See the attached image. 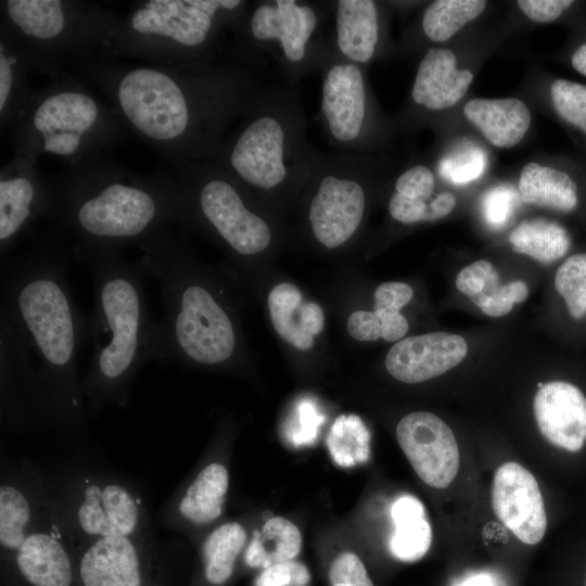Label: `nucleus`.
<instances>
[{
  "label": "nucleus",
  "mask_w": 586,
  "mask_h": 586,
  "mask_svg": "<svg viewBox=\"0 0 586 586\" xmlns=\"http://www.w3.org/2000/svg\"><path fill=\"white\" fill-rule=\"evenodd\" d=\"M61 239L54 232L2 263L1 305L24 330L37 361L39 428L76 434L89 420L77 364L90 317L71 291Z\"/></svg>",
  "instance_id": "nucleus-2"
},
{
  "label": "nucleus",
  "mask_w": 586,
  "mask_h": 586,
  "mask_svg": "<svg viewBox=\"0 0 586 586\" xmlns=\"http://www.w3.org/2000/svg\"><path fill=\"white\" fill-rule=\"evenodd\" d=\"M11 568L27 586L79 585L76 550L54 519L49 501L17 549Z\"/></svg>",
  "instance_id": "nucleus-20"
},
{
  "label": "nucleus",
  "mask_w": 586,
  "mask_h": 586,
  "mask_svg": "<svg viewBox=\"0 0 586 586\" xmlns=\"http://www.w3.org/2000/svg\"><path fill=\"white\" fill-rule=\"evenodd\" d=\"M33 72L21 49L0 31V126L12 128L27 110L35 92L28 76Z\"/></svg>",
  "instance_id": "nucleus-29"
},
{
  "label": "nucleus",
  "mask_w": 586,
  "mask_h": 586,
  "mask_svg": "<svg viewBox=\"0 0 586 586\" xmlns=\"http://www.w3.org/2000/svg\"><path fill=\"white\" fill-rule=\"evenodd\" d=\"M486 7L483 0H437L422 15V30L434 42H444L466 24L476 18Z\"/></svg>",
  "instance_id": "nucleus-35"
},
{
  "label": "nucleus",
  "mask_w": 586,
  "mask_h": 586,
  "mask_svg": "<svg viewBox=\"0 0 586 586\" xmlns=\"http://www.w3.org/2000/svg\"><path fill=\"white\" fill-rule=\"evenodd\" d=\"M472 80L470 71L457 68L453 51L431 48L418 66L411 100L431 111L446 110L464 97Z\"/></svg>",
  "instance_id": "nucleus-26"
},
{
  "label": "nucleus",
  "mask_w": 586,
  "mask_h": 586,
  "mask_svg": "<svg viewBox=\"0 0 586 586\" xmlns=\"http://www.w3.org/2000/svg\"><path fill=\"white\" fill-rule=\"evenodd\" d=\"M321 3L298 0L257 2L245 11L234 29L237 62L246 63L258 52L269 53L290 80L320 67L329 41L323 38L326 11Z\"/></svg>",
  "instance_id": "nucleus-11"
},
{
  "label": "nucleus",
  "mask_w": 586,
  "mask_h": 586,
  "mask_svg": "<svg viewBox=\"0 0 586 586\" xmlns=\"http://www.w3.org/2000/svg\"><path fill=\"white\" fill-rule=\"evenodd\" d=\"M534 416L543 436L552 445L571 453L586 442V397L575 385L552 381L538 388L533 403Z\"/></svg>",
  "instance_id": "nucleus-24"
},
{
  "label": "nucleus",
  "mask_w": 586,
  "mask_h": 586,
  "mask_svg": "<svg viewBox=\"0 0 586 586\" xmlns=\"http://www.w3.org/2000/svg\"><path fill=\"white\" fill-rule=\"evenodd\" d=\"M1 425L11 433L39 428L36 370L27 336L1 305Z\"/></svg>",
  "instance_id": "nucleus-15"
},
{
  "label": "nucleus",
  "mask_w": 586,
  "mask_h": 586,
  "mask_svg": "<svg viewBox=\"0 0 586 586\" xmlns=\"http://www.w3.org/2000/svg\"><path fill=\"white\" fill-rule=\"evenodd\" d=\"M456 286L481 309L498 291L499 275L492 263L480 259L459 271Z\"/></svg>",
  "instance_id": "nucleus-38"
},
{
  "label": "nucleus",
  "mask_w": 586,
  "mask_h": 586,
  "mask_svg": "<svg viewBox=\"0 0 586 586\" xmlns=\"http://www.w3.org/2000/svg\"><path fill=\"white\" fill-rule=\"evenodd\" d=\"M175 179L184 201L187 224L193 218L228 249L242 256L265 251L272 230L268 221L251 209L245 187L213 161L177 164Z\"/></svg>",
  "instance_id": "nucleus-12"
},
{
  "label": "nucleus",
  "mask_w": 586,
  "mask_h": 586,
  "mask_svg": "<svg viewBox=\"0 0 586 586\" xmlns=\"http://www.w3.org/2000/svg\"><path fill=\"white\" fill-rule=\"evenodd\" d=\"M75 550L80 586H155L156 539L113 536Z\"/></svg>",
  "instance_id": "nucleus-16"
},
{
  "label": "nucleus",
  "mask_w": 586,
  "mask_h": 586,
  "mask_svg": "<svg viewBox=\"0 0 586 586\" xmlns=\"http://www.w3.org/2000/svg\"><path fill=\"white\" fill-rule=\"evenodd\" d=\"M456 199L450 192H443L431 200L426 221L437 220L447 216L455 207Z\"/></svg>",
  "instance_id": "nucleus-49"
},
{
  "label": "nucleus",
  "mask_w": 586,
  "mask_h": 586,
  "mask_svg": "<svg viewBox=\"0 0 586 586\" xmlns=\"http://www.w3.org/2000/svg\"><path fill=\"white\" fill-rule=\"evenodd\" d=\"M49 501V476L29 461H1L0 549L11 568L13 558L46 510Z\"/></svg>",
  "instance_id": "nucleus-17"
},
{
  "label": "nucleus",
  "mask_w": 586,
  "mask_h": 586,
  "mask_svg": "<svg viewBox=\"0 0 586 586\" xmlns=\"http://www.w3.org/2000/svg\"><path fill=\"white\" fill-rule=\"evenodd\" d=\"M331 586H374L366 566L354 552H342L332 562L329 570Z\"/></svg>",
  "instance_id": "nucleus-41"
},
{
  "label": "nucleus",
  "mask_w": 586,
  "mask_h": 586,
  "mask_svg": "<svg viewBox=\"0 0 586 586\" xmlns=\"http://www.w3.org/2000/svg\"><path fill=\"white\" fill-rule=\"evenodd\" d=\"M123 127L176 164L209 161L260 90L240 62L122 63L104 55L82 68Z\"/></svg>",
  "instance_id": "nucleus-1"
},
{
  "label": "nucleus",
  "mask_w": 586,
  "mask_h": 586,
  "mask_svg": "<svg viewBox=\"0 0 586 586\" xmlns=\"http://www.w3.org/2000/svg\"><path fill=\"white\" fill-rule=\"evenodd\" d=\"M555 286L563 297L570 315H586V253L570 256L557 270Z\"/></svg>",
  "instance_id": "nucleus-37"
},
{
  "label": "nucleus",
  "mask_w": 586,
  "mask_h": 586,
  "mask_svg": "<svg viewBox=\"0 0 586 586\" xmlns=\"http://www.w3.org/2000/svg\"><path fill=\"white\" fill-rule=\"evenodd\" d=\"M37 161L13 153L0 171V255L5 262L20 238L41 217L49 218L52 189L40 177Z\"/></svg>",
  "instance_id": "nucleus-18"
},
{
  "label": "nucleus",
  "mask_w": 586,
  "mask_h": 586,
  "mask_svg": "<svg viewBox=\"0 0 586 586\" xmlns=\"http://www.w3.org/2000/svg\"><path fill=\"white\" fill-rule=\"evenodd\" d=\"M467 352V342L458 334L433 332L408 336L390 348L385 368L398 381L419 383L453 369Z\"/></svg>",
  "instance_id": "nucleus-23"
},
{
  "label": "nucleus",
  "mask_w": 586,
  "mask_h": 586,
  "mask_svg": "<svg viewBox=\"0 0 586 586\" xmlns=\"http://www.w3.org/2000/svg\"><path fill=\"white\" fill-rule=\"evenodd\" d=\"M333 50L344 60L365 66L375 56L381 35L379 5L372 0L332 2Z\"/></svg>",
  "instance_id": "nucleus-25"
},
{
  "label": "nucleus",
  "mask_w": 586,
  "mask_h": 586,
  "mask_svg": "<svg viewBox=\"0 0 586 586\" xmlns=\"http://www.w3.org/2000/svg\"><path fill=\"white\" fill-rule=\"evenodd\" d=\"M515 206V193L508 187L488 190L483 198L482 209L485 221L493 228L504 227Z\"/></svg>",
  "instance_id": "nucleus-43"
},
{
  "label": "nucleus",
  "mask_w": 586,
  "mask_h": 586,
  "mask_svg": "<svg viewBox=\"0 0 586 586\" xmlns=\"http://www.w3.org/2000/svg\"><path fill=\"white\" fill-rule=\"evenodd\" d=\"M268 308L277 333L294 347L307 351L324 326V315L316 303H303L301 291L282 282L268 294Z\"/></svg>",
  "instance_id": "nucleus-27"
},
{
  "label": "nucleus",
  "mask_w": 586,
  "mask_h": 586,
  "mask_svg": "<svg viewBox=\"0 0 586 586\" xmlns=\"http://www.w3.org/2000/svg\"><path fill=\"white\" fill-rule=\"evenodd\" d=\"M435 187L432 170L424 165H415L404 170L395 180V192L410 198L430 202Z\"/></svg>",
  "instance_id": "nucleus-42"
},
{
  "label": "nucleus",
  "mask_w": 586,
  "mask_h": 586,
  "mask_svg": "<svg viewBox=\"0 0 586 586\" xmlns=\"http://www.w3.org/2000/svg\"><path fill=\"white\" fill-rule=\"evenodd\" d=\"M327 446L340 467L364 463L370 456V432L358 416L342 415L330 429Z\"/></svg>",
  "instance_id": "nucleus-36"
},
{
  "label": "nucleus",
  "mask_w": 586,
  "mask_h": 586,
  "mask_svg": "<svg viewBox=\"0 0 586 586\" xmlns=\"http://www.w3.org/2000/svg\"><path fill=\"white\" fill-rule=\"evenodd\" d=\"M49 508L75 549L113 536L156 539L141 491L110 472L75 468L49 476Z\"/></svg>",
  "instance_id": "nucleus-10"
},
{
  "label": "nucleus",
  "mask_w": 586,
  "mask_h": 586,
  "mask_svg": "<svg viewBox=\"0 0 586 586\" xmlns=\"http://www.w3.org/2000/svg\"><path fill=\"white\" fill-rule=\"evenodd\" d=\"M52 189L49 219L72 247L119 250L140 244L171 222L187 224L175 179L140 175L109 156L72 167Z\"/></svg>",
  "instance_id": "nucleus-3"
},
{
  "label": "nucleus",
  "mask_w": 586,
  "mask_h": 586,
  "mask_svg": "<svg viewBox=\"0 0 586 586\" xmlns=\"http://www.w3.org/2000/svg\"><path fill=\"white\" fill-rule=\"evenodd\" d=\"M246 539V531L238 521L225 522L204 536L201 544V562L207 584L222 586L231 578Z\"/></svg>",
  "instance_id": "nucleus-33"
},
{
  "label": "nucleus",
  "mask_w": 586,
  "mask_h": 586,
  "mask_svg": "<svg viewBox=\"0 0 586 586\" xmlns=\"http://www.w3.org/2000/svg\"><path fill=\"white\" fill-rule=\"evenodd\" d=\"M229 482L224 462L207 461L166 499L157 514L158 524L187 534L214 524L224 513Z\"/></svg>",
  "instance_id": "nucleus-21"
},
{
  "label": "nucleus",
  "mask_w": 586,
  "mask_h": 586,
  "mask_svg": "<svg viewBox=\"0 0 586 586\" xmlns=\"http://www.w3.org/2000/svg\"><path fill=\"white\" fill-rule=\"evenodd\" d=\"M309 581L306 565L292 560L264 569L255 586H305Z\"/></svg>",
  "instance_id": "nucleus-44"
},
{
  "label": "nucleus",
  "mask_w": 586,
  "mask_h": 586,
  "mask_svg": "<svg viewBox=\"0 0 586 586\" xmlns=\"http://www.w3.org/2000/svg\"><path fill=\"white\" fill-rule=\"evenodd\" d=\"M1 29L21 49L33 72L63 75L107 55L119 15L102 5L73 0L1 1Z\"/></svg>",
  "instance_id": "nucleus-9"
},
{
  "label": "nucleus",
  "mask_w": 586,
  "mask_h": 586,
  "mask_svg": "<svg viewBox=\"0 0 586 586\" xmlns=\"http://www.w3.org/2000/svg\"><path fill=\"white\" fill-rule=\"evenodd\" d=\"M457 586H494V583L486 574H477L468 577Z\"/></svg>",
  "instance_id": "nucleus-51"
},
{
  "label": "nucleus",
  "mask_w": 586,
  "mask_h": 586,
  "mask_svg": "<svg viewBox=\"0 0 586 586\" xmlns=\"http://www.w3.org/2000/svg\"><path fill=\"white\" fill-rule=\"evenodd\" d=\"M302 549V534L297 526L283 517L267 519L255 530L245 548L244 560L251 568L267 569L292 561Z\"/></svg>",
  "instance_id": "nucleus-32"
},
{
  "label": "nucleus",
  "mask_w": 586,
  "mask_h": 586,
  "mask_svg": "<svg viewBox=\"0 0 586 586\" xmlns=\"http://www.w3.org/2000/svg\"><path fill=\"white\" fill-rule=\"evenodd\" d=\"M209 161L247 190L276 193L304 187L317 150L306 139V116L296 90H259Z\"/></svg>",
  "instance_id": "nucleus-6"
},
{
  "label": "nucleus",
  "mask_w": 586,
  "mask_h": 586,
  "mask_svg": "<svg viewBox=\"0 0 586 586\" xmlns=\"http://www.w3.org/2000/svg\"><path fill=\"white\" fill-rule=\"evenodd\" d=\"M519 192L527 204L570 212L577 204V187L565 173L535 162L521 170Z\"/></svg>",
  "instance_id": "nucleus-31"
},
{
  "label": "nucleus",
  "mask_w": 586,
  "mask_h": 586,
  "mask_svg": "<svg viewBox=\"0 0 586 586\" xmlns=\"http://www.w3.org/2000/svg\"><path fill=\"white\" fill-rule=\"evenodd\" d=\"M430 202L410 199L394 192L388 201V213L402 224L426 221Z\"/></svg>",
  "instance_id": "nucleus-46"
},
{
  "label": "nucleus",
  "mask_w": 586,
  "mask_h": 586,
  "mask_svg": "<svg viewBox=\"0 0 586 586\" xmlns=\"http://www.w3.org/2000/svg\"><path fill=\"white\" fill-rule=\"evenodd\" d=\"M544 385H545V384H544L543 382H538L537 387L540 388V387H543Z\"/></svg>",
  "instance_id": "nucleus-52"
},
{
  "label": "nucleus",
  "mask_w": 586,
  "mask_h": 586,
  "mask_svg": "<svg viewBox=\"0 0 586 586\" xmlns=\"http://www.w3.org/2000/svg\"><path fill=\"white\" fill-rule=\"evenodd\" d=\"M125 128L113 109L79 78L59 76L35 92L12 127L13 153L51 155L72 167L107 156Z\"/></svg>",
  "instance_id": "nucleus-7"
},
{
  "label": "nucleus",
  "mask_w": 586,
  "mask_h": 586,
  "mask_svg": "<svg viewBox=\"0 0 586 586\" xmlns=\"http://www.w3.org/2000/svg\"><path fill=\"white\" fill-rule=\"evenodd\" d=\"M492 506L496 517L524 544L539 543L547 528L542 492L534 475L517 462H506L495 472Z\"/></svg>",
  "instance_id": "nucleus-22"
},
{
  "label": "nucleus",
  "mask_w": 586,
  "mask_h": 586,
  "mask_svg": "<svg viewBox=\"0 0 586 586\" xmlns=\"http://www.w3.org/2000/svg\"><path fill=\"white\" fill-rule=\"evenodd\" d=\"M512 250L533 259L549 264L569 251L571 240L558 222L544 218L524 220L509 235Z\"/></svg>",
  "instance_id": "nucleus-34"
},
{
  "label": "nucleus",
  "mask_w": 586,
  "mask_h": 586,
  "mask_svg": "<svg viewBox=\"0 0 586 586\" xmlns=\"http://www.w3.org/2000/svg\"><path fill=\"white\" fill-rule=\"evenodd\" d=\"M320 120L331 144L358 154L368 145L372 118L370 91L364 67L342 59L332 48L320 64Z\"/></svg>",
  "instance_id": "nucleus-14"
},
{
  "label": "nucleus",
  "mask_w": 586,
  "mask_h": 586,
  "mask_svg": "<svg viewBox=\"0 0 586 586\" xmlns=\"http://www.w3.org/2000/svg\"><path fill=\"white\" fill-rule=\"evenodd\" d=\"M573 4L571 0H520V10L532 21L550 23Z\"/></svg>",
  "instance_id": "nucleus-48"
},
{
  "label": "nucleus",
  "mask_w": 586,
  "mask_h": 586,
  "mask_svg": "<svg viewBox=\"0 0 586 586\" xmlns=\"http://www.w3.org/2000/svg\"><path fill=\"white\" fill-rule=\"evenodd\" d=\"M463 114L497 148L520 143L531 125L528 107L517 98H475L466 103Z\"/></svg>",
  "instance_id": "nucleus-28"
},
{
  "label": "nucleus",
  "mask_w": 586,
  "mask_h": 586,
  "mask_svg": "<svg viewBox=\"0 0 586 586\" xmlns=\"http://www.w3.org/2000/svg\"><path fill=\"white\" fill-rule=\"evenodd\" d=\"M366 161L355 153L324 154L317 150L306 184L313 190L307 219L314 238L327 249L346 243L362 222Z\"/></svg>",
  "instance_id": "nucleus-13"
},
{
  "label": "nucleus",
  "mask_w": 586,
  "mask_h": 586,
  "mask_svg": "<svg viewBox=\"0 0 586 586\" xmlns=\"http://www.w3.org/2000/svg\"><path fill=\"white\" fill-rule=\"evenodd\" d=\"M394 532L388 542L393 557L404 562L423 558L432 544V528L423 504L415 496H399L391 506Z\"/></svg>",
  "instance_id": "nucleus-30"
},
{
  "label": "nucleus",
  "mask_w": 586,
  "mask_h": 586,
  "mask_svg": "<svg viewBox=\"0 0 586 586\" xmlns=\"http://www.w3.org/2000/svg\"><path fill=\"white\" fill-rule=\"evenodd\" d=\"M85 264L93 285L90 317L92 355L82 390L89 420L107 408H126L131 387L152 359V320L144 291V271L118 250L71 249Z\"/></svg>",
  "instance_id": "nucleus-4"
},
{
  "label": "nucleus",
  "mask_w": 586,
  "mask_h": 586,
  "mask_svg": "<svg viewBox=\"0 0 586 586\" xmlns=\"http://www.w3.org/2000/svg\"><path fill=\"white\" fill-rule=\"evenodd\" d=\"M412 288L404 282H384L374 291V308L400 311L412 298Z\"/></svg>",
  "instance_id": "nucleus-47"
},
{
  "label": "nucleus",
  "mask_w": 586,
  "mask_h": 586,
  "mask_svg": "<svg viewBox=\"0 0 586 586\" xmlns=\"http://www.w3.org/2000/svg\"><path fill=\"white\" fill-rule=\"evenodd\" d=\"M486 157L483 151L468 148L448 154L440 163V174L454 183H467L484 171Z\"/></svg>",
  "instance_id": "nucleus-40"
},
{
  "label": "nucleus",
  "mask_w": 586,
  "mask_h": 586,
  "mask_svg": "<svg viewBox=\"0 0 586 586\" xmlns=\"http://www.w3.org/2000/svg\"><path fill=\"white\" fill-rule=\"evenodd\" d=\"M571 63L578 73L586 76V42L579 46L572 54Z\"/></svg>",
  "instance_id": "nucleus-50"
},
{
  "label": "nucleus",
  "mask_w": 586,
  "mask_h": 586,
  "mask_svg": "<svg viewBox=\"0 0 586 586\" xmlns=\"http://www.w3.org/2000/svg\"><path fill=\"white\" fill-rule=\"evenodd\" d=\"M139 265L161 286L164 314L155 321L152 359L170 366H220L232 359L237 333L231 316L209 289L181 242L163 228L140 244Z\"/></svg>",
  "instance_id": "nucleus-5"
},
{
  "label": "nucleus",
  "mask_w": 586,
  "mask_h": 586,
  "mask_svg": "<svg viewBox=\"0 0 586 586\" xmlns=\"http://www.w3.org/2000/svg\"><path fill=\"white\" fill-rule=\"evenodd\" d=\"M550 97L558 115L586 133V85L557 79Z\"/></svg>",
  "instance_id": "nucleus-39"
},
{
  "label": "nucleus",
  "mask_w": 586,
  "mask_h": 586,
  "mask_svg": "<svg viewBox=\"0 0 586 586\" xmlns=\"http://www.w3.org/2000/svg\"><path fill=\"white\" fill-rule=\"evenodd\" d=\"M397 442L418 476L435 488H446L456 477L460 459L451 429L426 411L406 415L396 428Z\"/></svg>",
  "instance_id": "nucleus-19"
},
{
  "label": "nucleus",
  "mask_w": 586,
  "mask_h": 586,
  "mask_svg": "<svg viewBox=\"0 0 586 586\" xmlns=\"http://www.w3.org/2000/svg\"><path fill=\"white\" fill-rule=\"evenodd\" d=\"M242 0H149L119 15L107 54L153 63L212 62L225 28L234 31Z\"/></svg>",
  "instance_id": "nucleus-8"
},
{
  "label": "nucleus",
  "mask_w": 586,
  "mask_h": 586,
  "mask_svg": "<svg viewBox=\"0 0 586 586\" xmlns=\"http://www.w3.org/2000/svg\"><path fill=\"white\" fill-rule=\"evenodd\" d=\"M528 294L525 282L514 280L500 285L496 294L491 297L481 310L491 317H502L511 311L515 303L523 302Z\"/></svg>",
  "instance_id": "nucleus-45"
}]
</instances>
